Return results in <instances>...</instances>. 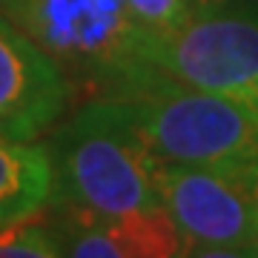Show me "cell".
<instances>
[{
	"label": "cell",
	"instance_id": "obj_1",
	"mask_svg": "<svg viewBox=\"0 0 258 258\" xmlns=\"http://www.w3.org/2000/svg\"><path fill=\"white\" fill-rule=\"evenodd\" d=\"M0 15L95 98L138 101L172 81L141 55L126 0H0Z\"/></svg>",
	"mask_w": 258,
	"mask_h": 258
},
{
	"label": "cell",
	"instance_id": "obj_2",
	"mask_svg": "<svg viewBox=\"0 0 258 258\" xmlns=\"http://www.w3.org/2000/svg\"><path fill=\"white\" fill-rule=\"evenodd\" d=\"M49 147L55 207L92 215H120L164 207L158 161L147 149L123 101L95 98L55 129Z\"/></svg>",
	"mask_w": 258,
	"mask_h": 258
},
{
	"label": "cell",
	"instance_id": "obj_3",
	"mask_svg": "<svg viewBox=\"0 0 258 258\" xmlns=\"http://www.w3.org/2000/svg\"><path fill=\"white\" fill-rule=\"evenodd\" d=\"M123 106L158 164L258 172V115L224 95L172 78L158 92Z\"/></svg>",
	"mask_w": 258,
	"mask_h": 258
},
{
	"label": "cell",
	"instance_id": "obj_4",
	"mask_svg": "<svg viewBox=\"0 0 258 258\" xmlns=\"http://www.w3.org/2000/svg\"><path fill=\"white\" fill-rule=\"evenodd\" d=\"M141 55L178 83L258 115V0L198 9L169 32H144Z\"/></svg>",
	"mask_w": 258,
	"mask_h": 258
},
{
	"label": "cell",
	"instance_id": "obj_5",
	"mask_svg": "<svg viewBox=\"0 0 258 258\" xmlns=\"http://www.w3.org/2000/svg\"><path fill=\"white\" fill-rule=\"evenodd\" d=\"M158 192L184 244H252L258 232V172L161 164Z\"/></svg>",
	"mask_w": 258,
	"mask_h": 258
},
{
	"label": "cell",
	"instance_id": "obj_6",
	"mask_svg": "<svg viewBox=\"0 0 258 258\" xmlns=\"http://www.w3.org/2000/svg\"><path fill=\"white\" fill-rule=\"evenodd\" d=\"M69 98L63 69L0 15V138H40L63 118Z\"/></svg>",
	"mask_w": 258,
	"mask_h": 258
},
{
	"label": "cell",
	"instance_id": "obj_7",
	"mask_svg": "<svg viewBox=\"0 0 258 258\" xmlns=\"http://www.w3.org/2000/svg\"><path fill=\"white\" fill-rule=\"evenodd\" d=\"M55 172L46 144L0 138V227L35 218L52 204Z\"/></svg>",
	"mask_w": 258,
	"mask_h": 258
},
{
	"label": "cell",
	"instance_id": "obj_8",
	"mask_svg": "<svg viewBox=\"0 0 258 258\" xmlns=\"http://www.w3.org/2000/svg\"><path fill=\"white\" fill-rule=\"evenodd\" d=\"M101 230L129 258H181L184 235L164 207H147L120 215H95Z\"/></svg>",
	"mask_w": 258,
	"mask_h": 258
},
{
	"label": "cell",
	"instance_id": "obj_9",
	"mask_svg": "<svg viewBox=\"0 0 258 258\" xmlns=\"http://www.w3.org/2000/svg\"><path fill=\"white\" fill-rule=\"evenodd\" d=\"M63 258H129L115 241L101 230L92 212L57 207V218L49 224Z\"/></svg>",
	"mask_w": 258,
	"mask_h": 258
},
{
	"label": "cell",
	"instance_id": "obj_10",
	"mask_svg": "<svg viewBox=\"0 0 258 258\" xmlns=\"http://www.w3.org/2000/svg\"><path fill=\"white\" fill-rule=\"evenodd\" d=\"M126 6L144 32H169L195 12L192 0H126Z\"/></svg>",
	"mask_w": 258,
	"mask_h": 258
},
{
	"label": "cell",
	"instance_id": "obj_11",
	"mask_svg": "<svg viewBox=\"0 0 258 258\" xmlns=\"http://www.w3.org/2000/svg\"><path fill=\"white\" fill-rule=\"evenodd\" d=\"M181 258H258V244H186Z\"/></svg>",
	"mask_w": 258,
	"mask_h": 258
},
{
	"label": "cell",
	"instance_id": "obj_12",
	"mask_svg": "<svg viewBox=\"0 0 258 258\" xmlns=\"http://www.w3.org/2000/svg\"><path fill=\"white\" fill-rule=\"evenodd\" d=\"M255 244H258V232H255Z\"/></svg>",
	"mask_w": 258,
	"mask_h": 258
}]
</instances>
